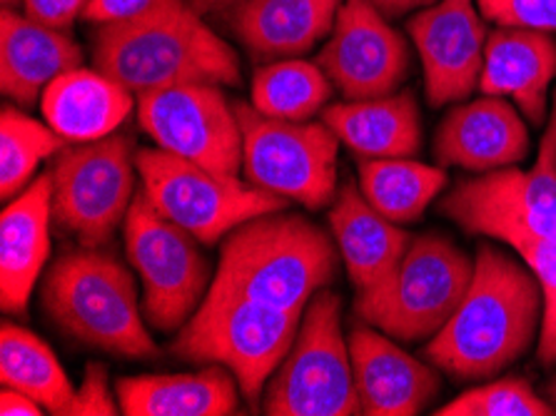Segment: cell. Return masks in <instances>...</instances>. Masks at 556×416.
<instances>
[{
  "label": "cell",
  "mask_w": 556,
  "mask_h": 416,
  "mask_svg": "<svg viewBox=\"0 0 556 416\" xmlns=\"http://www.w3.org/2000/svg\"><path fill=\"white\" fill-rule=\"evenodd\" d=\"M25 15L55 30H67L83 18L90 0H21Z\"/></svg>",
  "instance_id": "cell-33"
},
{
  "label": "cell",
  "mask_w": 556,
  "mask_h": 416,
  "mask_svg": "<svg viewBox=\"0 0 556 416\" xmlns=\"http://www.w3.org/2000/svg\"><path fill=\"white\" fill-rule=\"evenodd\" d=\"M125 252L142 282V312L157 332L185 327L213 285L200 240L160 212L142 188L123 223Z\"/></svg>",
  "instance_id": "cell-10"
},
{
  "label": "cell",
  "mask_w": 556,
  "mask_h": 416,
  "mask_svg": "<svg viewBox=\"0 0 556 416\" xmlns=\"http://www.w3.org/2000/svg\"><path fill=\"white\" fill-rule=\"evenodd\" d=\"M135 167L153 205L202 244L223 242L235 227L290 205L238 175L217 173L160 148L135 152Z\"/></svg>",
  "instance_id": "cell-9"
},
{
  "label": "cell",
  "mask_w": 556,
  "mask_h": 416,
  "mask_svg": "<svg viewBox=\"0 0 556 416\" xmlns=\"http://www.w3.org/2000/svg\"><path fill=\"white\" fill-rule=\"evenodd\" d=\"M188 3L200 13H207V11H227V8H238L240 3H245V0H188Z\"/></svg>",
  "instance_id": "cell-38"
},
{
  "label": "cell",
  "mask_w": 556,
  "mask_h": 416,
  "mask_svg": "<svg viewBox=\"0 0 556 416\" xmlns=\"http://www.w3.org/2000/svg\"><path fill=\"white\" fill-rule=\"evenodd\" d=\"M135 169L132 140L123 133L58 152L48 167L53 219L86 248L105 244L138 192Z\"/></svg>",
  "instance_id": "cell-12"
},
{
  "label": "cell",
  "mask_w": 556,
  "mask_h": 416,
  "mask_svg": "<svg viewBox=\"0 0 556 416\" xmlns=\"http://www.w3.org/2000/svg\"><path fill=\"white\" fill-rule=\"evenodd\" d=\"M260 409L269 416L359 414L340 294L325 287L307 302L292 350L269 377Z\"/></svg>",
  "instance_id": "cell-8"
},
{
  "label": "cell",
  "mask_w": 556,
  "mask_h": 416,
  "mask_svg": "<svg viewBox=\"0 0 556 416\" xmlns=\"http://www.w3.org/2000/svg\"><path fill=\"white\" fill-rule=\"evenodd\" d=\"M0 381L3 387L21 389L55 416L63 414L75 394L73 381L53 350L15 322H3L0 329Z\"/></svg>",
  "instance_id": "cell-27"
},
{
  "label": "cell",
  "mask_w": 556,
  "mask_h": 416,
  "mask_svg": "<svg viewBox=\"0 0 556 416\" xmlns=\"http://www.w3.org/2000/svg\"><path fill=\"white\" fill-rule=\"evenodd\" d=\"M442 215L471 235L507 244L539 279L556 269V90L549 123L529 169L502 167L462 180Z\"/></svg>",
  "instance_id": "cell-3"
},
{
  "label": "cell",
  "mask_w": 556,
  "mask_h": 416,
  "mask_svg": "<svg viewBox=\"0 0 556 416\" xmlns=\"http://www.w3.org/2000/svg\"><path fill=\"white\" fill-rule=\"evenodd\" d=\"M337 244L307 217L269 212L235 227L223 240L215 290L248 297L267 307L305 312L337 275Z\"/></svg>",
  "instance_id": "cell-4"
},
{
  "label": "cell",
  "mask_w": 556,
  "mask_h": 416,
  "mask_svg": "<svg viewBox=\"0 0 556 416\" xmlns=\"http://www.w3.org/2000/svg\"><path fill=\"white\" fill-rule=\"evenodd\" d=\"M556 80V40L549 33L496 28L486 38L479 92L509 98L534 127L549 117V90Z\"/></svg>",
  "instance_id": "cell-19"
},
{
  "label": "cell",
  "mask_w": 556,
  "mask_h": 416,
  "mask_svg": "<svg viewBox=\"0 0 556 416\" xmlns=\"http://www.w3.org/2000/svg\"><path fill=\"white\" fill-rule=\"evenodd\" d=\"M138 105L132 92L111 75L88 67H75L48 85L40 110L46 123L67 140V146H83L111 138Z\"/></svg>",
  "instance_id": "cell-23"
},
{
  "label": "cell",
  "mask_w": 556,
  "mask_h": 416,
  "mask_svg": "<svg viewBox=\"0 0 556 416\" xmlns=\"http://www.w3.org/2000/svg\"><path fill=\"white\" fill-rule=\"evenodd\" d=\"M317 63L344 100H369L400 90L409 50L375 0H344Z\"/></svg>",
  "instance_id": "cell-14"
},
{
  "label": "cell",
  "mask_w": 556,
  "mask_h": 416,
  "mask_svg": "<svg viewBox=\"0 0 556 416\" xmlns=\"http://www.w3.org/2000/svg\"><path fill=\"white\" fill-rule=\"evenodd\" d=\"M542 282L544 292V314H542V329H539L536 342V356L544 367L556 364V269L546 275Z\"/></svg>",
  "instance_id": "cell-35"
},
{
  "label": "cell",
  "mask_w": 556,
  "mask_h": 416,
  "mask_svg": "<svg viewBox=\"0 0 556 416\" xmlns=\"http://www.w3.org/2000/svg\"><path fill=\"white\" fill-rule=\"evenodd\" d=\"M330 227L337 252L357 292L375 290L397 269L407 252L409 232L387 219L369 205L355 182H344L337 190L330 210Z\"/></svg>",
  "instance_id": "cell-21"
},
{
  "label": "cell",
  "mask_w": 556,
  "mask_h": 416,
  "mask_svg": "<svg viewBox=\"0 0 556 416\" xmlns=\"http://www.w3.org/2000/svg\"><path fill=\"white\" fill-rule=\"evenodd\" d=\"M344 0H245L232 30L260 63L300 58L330 38Z\"/></svg>",
  "instance_id": "cell-22"
},
{
  "label": "cell",
  "mask_w": 556,
  "mask_h": 416,
  "mask_svg": "<svg viewBox=\"0 0 556 416\" xmlns=\"http://www.w3.org/2000/svg\"><path fill=\"white\" fill-rule=\"evenodd\" d=\"M92 65L135 98L185 83L238 88L242 80L235 48L188 0H160L138 18L100 25L92 38Z\"/></svg>",
  "instance_id": "cell-2"
},
{
  "label": "cell",
  "mask_w": 556,
  "mask_h": 416,
  "mask_svg": "<svg viewBox=\"0 0 556 416\" xmlns=\"http://www.w3.org/2000/svg\"><path fill=\"white\" fill-rule=\"evenodd\" d=\"M67 148L48 123L5 105L0 113V198L5 202L33 182L38 165Z\"/></svg>",
  "instance_id": "cell-29"
},
{
  "label": "cell",
  "mask_w": 556,
  "mask_h": 416,
  "mask_svg": "<svg viewBox=\"0 0 556 416\" xmlns=\"http://www.w3.org/2000/svg\"><path fill=\"white\" fill-rule=\"evenodd\" d=\"M302 312H288L210 287L198 312L185 322L173 352L185 362L220 364L238 379L250 406L263 402L298 337Z\"/></svg>",
  "instance_id": "cell-6"
},
{
  "label": "cell",
  "mask_w": 556,
  "mask_h": 416,
  "mask_svg": "<svg viewBox=\"0 0 556 416\" xmlns=\"http://www.w3.org/2000/svg\"><path fill=\"white\" fill-rule=\"evenodd\" d=\"M446 182L442 167L409 157H365L359 163V190L365 200L397 225L422 219Z\"/></svg>",
  "instance_id": "cell-26"
},
{
  "label": "cell",
  "mask_w": 556,
  "mask_h": 416,
  "mask_svg": "<svg viewBox=\"0 0 556 416\" xmlns=\"http://www.w3.org/2000/svg\"><path fill=\"white\" fill-rule=\"evenodd\" d=\"M128 416H230L240 409V385L230 369L210 364L185 375H142L115 381Z\"/></svg>",
  "instance_id": "cell-24"
},
{
  "label": "cell",
  "mask_w": 556,
  "mask_h": 416,
  "mask_svg": "<svg viewBox=\"0 0 556 416\" xmlns=\"http://www.w3.org/2000/svg\"><path fill=\"white\" fill-rule=\"evenodd\" d=\"M160 0H90L83 21L100 25H113L138 18V15L148 13L150 8H155Z\"/></svg>",
  "instance_id": "cell-34"
},
{
  "label": "cell",
  "mask_w": 556,
  "mask_h": 416,
  "mask_svg": "<svg viewBox=\"0 0 556 416\" xmlns=\"http://www.w3.org/2000/svg\"><path fill=\"white\" fill-rule=\"evenodd\" d=\"M332 80L319 67L300 58L265 63L252 75L250 105L267 117L305 123L323 113L332 98Z\"/></svg>",
  "instance_id": "cell-28"
},
{
  "label": "cell",
  "mask_w": 556,
  "mask_h": 416,
  "mask_svg": "<svg viewBox=\"0 0 556 416\" xmlns=\"http://www.w3.org/2000/svg\"><path fill=\"white\" fill-rule=\"evenodd\" d=\"M83 65V50L63 30L3 8L0 13V88L18 105H36L50 83Z\"/></svg>",
  "instance_id": "cell-20"
},
{
  "label": "cell",
  "mask_w": 556,
  "mask_h": 416,
  "mask_svg": "<svg viewBox=\"0 0 556 416\" xmlns=\"http://www.w3.org/2000/svg\"><path fill=\"white\" fill-rule=\"evenodd\" d=\"M542 314L544 292L534 272L494 244H482L459 307L429 339L425 354L454 379H492L529 352Z\"/></svg>",
  "instance_id": "cell-1"
},
{
  "label": "cell",
  "mask_w": 556,
  "mask_h": 416,
  "mask_svg": "<svg viewBox=\"0 0 556 416\" xmlns=\"http://www.w3.org/2000/svg\"><path fill=\"white\" fill-rule=\"evenodd\" d=\"M117 396V394H115ZM111 392V379H108L105 364L90 362L86 367V377L61 416H115L123 414L121 402Z\"/></svg>",
  "instance_id": "cell-32"
},
{
  "label": "cell",
  "mask_w": 556,
  "mask_h": 416,
  "mask_svg": "<svg viewBox=\"0 0 556 416\" xmlns=\"http://www.w3.org/2000/svg\"><path fill=\"white\" fill-rule=\"evenodd\" d=\"M40 302L53 325L92 350L138 362L160 354L135 279L111 252L80 244L61 254L46 272Z\"/></svg>",
  "instance_id": "cell-5"
},
{
  "label": "cell",
  "mask_w": 556,
  "mask_h": 416,
  "mask_svg": "<svg viewBox=\"0 0 556 416\" xmlns=\"http://www.w3.org/2000/svg\"><path fill=\"white\" fill-rule=\"evenodd\" d=\"M484 21L500 28L556 33V0H477Z\"/></svg>",
  "instance_id": "cell-31"
},
{
  "label": "cell",
  "mask_w": 556,
  "mask_h": 416,
  "mask_svg": "<svg viewBox=\"0 0 556 416\" xmlns=\"http://www.w3.org/2000/svg\"><path fill=\"white\" fill-rule=\"evenodd\" d=\"M549 402H552V406L556 409V377L549 381Z\"/></svg>",
  "instance_id": "cell-39"
},
{
  "label": "cell",
  "mask_w": 556,
  "mask_h": 416,
  "mask_svg": "<svg viewBox=\"0 0 556 416\" xmlns=\"http://www.w3.org/2000/svg\"><path fill=\"white\" fill-rule=\"evenodd\" d=\"M437 416H552V402L539 396L527 379L507 377L467 389L434 412Z\"/></svg>",
  "instance_id": "cell-30"
},
{
  "label": "cell",
  "mask_w": 556,
  "mask_h": 416,
  "mask_svg": "<svg viewBox=\"0 0 556 416\" xmlns=\"http://www.w3.org/2000/svg\"><path fill=\"white\" fill-rule=\"evenodd\" d=\"M407 30L422 61L429 105L459 103L479 88L490 33L477 0H437L419 8Z\"/></svg>",
  "instance_id": "cell-15"
},
{
  "label": "cell",
  "mask_w": 556,
  "mask_h": 416,
  "mask_svg": "<svg viewBox=\"0 0 556 416\" xmlns=\"http://www.w3.org/2000/svg\"><path fill=\"white\" fill-rule=\"evenodd\" d=\"M138 123L155 148L217 173L242 169V127L223 85L185 83L138 96Z\"/></svg>",
  "instance_id": "cell-13"
},
{
  "label": "cell",
  "mask_w": 556,
  "mask_h": 416,
  "mask_svg": "<svg viewBox=\"0 0 556 416\" xmlns=\"http://www.w3.org/2000/svg\"><path fill=\"white\" fill-rule=\"evenodd\" d=\"M475 275L467 252L442 235L412 237L397 269L357 292L355 312L397 342H425L450 322Z\"/></svg>",
  "instance_id": "cell-7"
},
{
  "label": "cell",
  "mask_w": 556,
  "mask_h": 416,
  "mask_svg": "<svg viewBox=\"0 0 556 416\" xmlns=\"http://www.w3.org/2000/svg\"><path fill=\"white\" fill-rule=\"evenodd\" d=\"M242 127L245 180L307 210H323L337 198L340 138L323 123L275 121L248 103H235Z\"/></svg>",
  "instance_id": "cell-11"
},
{
  "label": "cell",
  "mask_w": 556,
  "mask_h": 416,
  "mask_svg": "<svg viewBox=\"0 0 556 416\" xmlns=\"http://www.w3.org/2000/svg\"><path fill=\"white\" fill-rule=\"evenodd\" d=\"M432 3H437V0H375V5L387 15V18H397V15L419 11V8H427Z\"/></svg>",
  "instance_id": "cell-37"
},
{
  "label": "cell",
  "mask_w": 556,
  "mask_h": 416,
  "mask_svg": "<svg viewBox=\"0 0 556 416\" xmlns=\"http://www.w3.org/2000/svg\"><path fill=\"white\" fill-rule=\"evenodd\" d=\"M5 5H13V3H21V0H3Z\"/></svg>",
  "instance_id": "cell-40"
},
{
  "label": "cell",
  "mask_w": 556,
  "mask_h": 416,
  "mask_svg": "<svg viewBox=\"0 0 556 416\" xmlns=\"http://www.w3.org/2000/svg\"><path fill=\"white\" fill-rule=\"evenodd\" d=\"M0 414L3 416H43L46 406L36 402V399L28 396L21 389L3 387L0 392Z\"/></svg>",
  "instance_id": "cell-36"
},
{
  "label": "cell",
  "mask_w": 556,
  "mask_h": 416,
  "mask_svg": "<svg viewBox=\"0 0 556 416\" xmlns=\"http://www.w3.org/2000/svg\"><path fill=\"white\" fill-rule=\"evenodd\" d=\"M323 121L359 157H412L422 148L419 108L407 90L334 103L323 110Z\"/></svg>",
  "instance_id": "cell-25"
},
{
  "label": "cell",
  "mask_w": 556,
  "mask_h": 416,
  "mask_svg": "<svg viewBox=\"0 0 556 416\" xmlns=\"http://www.w3.org/2000/svg\"><path fill=\"white\" fill-rule=\"evenodd\" d=\"M529 155V130L519 108L504 98L482 96L452 108L437 130L434 157L442 167L492 173Z\"/></svg>",
  "instance_id": "cell-17"
},
{
  "label": "cell",
  "mask_w": 556,
  "mask_h": 416,
  "mask_svg": "<svg viewBox=\"0 0 556 416\" xmlns=\"http://www.w3.org/2000/svg\"><path fill=\"white\" fill-rule=\"evenodd\" d=\"M50 223L53 182L50 173H43L8 200L0 215V307L5 314L28 310L50 257Z\"/></svg>",
  "instance_id": "cell-18"
},
{
  "label": "cell",
  "mask_w": 556,
  "mask_h": 416,
  "mask_svg": "<svg viewBox=\"0 0 556 416\" xmlns=\"http://www.w3.org/2000/svg\"><path fill=\"white\" fill-rule=\"evenodd\" d=\"M350 356L355 369L359 414L415 416L440 394V375L404 352L397 339L359 319L350 329Z\"/></svg>",
  "instance_id": "cell-16"
}]
</instances>
